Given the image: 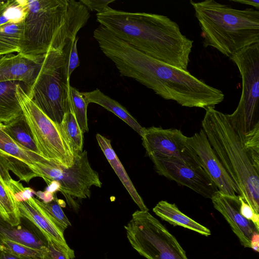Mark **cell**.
I'll list each match as a JSON object with an SVG mask.
<instances>
[{
	"label": "cell",
	"instance_id": "d590c367",
	"mask_svg": "<svg viewBox=\"0 0 259 259\" xmlns=\"http://www.w3.org/2000/svg\"><path fill=\"white\" fill-rule=\"evenodd\" d=\"M114 0H81L80 2L83 4L89 10L96 11L97 13L102 12L109 4L114 2Z\"/></svg>",
	"mask_w": 259,
	"mask_h": 259
},
{
	"label": "cell",
	"instance_id": "7c38bea8",
	"mask_svg": "<svg viewBox=\"0 0 259 259\" xmlns=\"http://www.w3.org/2000/svg\"><path fill=\"white\" fill-rule=\"evenodd\" d=\"M150 159L158 174L192 189L205 198L211 199L219 191L201 167L194 166L172 157Z\"/></svg>",
	"mask_w": 259,
	"mask_h": 259
},
{
	"label": "cell",
	"instance_id": "9a60e30c",
	"mask_svg": "<svg viewBox=\"0 0 259 259\" xmlns=\"http://www.w3.org/2000/svg\"><path fill=\"white\" fill-rule=\"evenodd\" d=\"M20 217V223L14 226L0 214V243L4 240H10L45 252L48 244L47 237L29 220Z\"/></svg>",
	"mask_w": 259,
	"mask_h": 259
},
{
	"label": "cell",
	"instance_id": "9c48e42d",
	"mask_svg": "<svg viewBox=\"0 0 259 259\" xmlns=\"http://www.w3.org/2000/svg\"><path fill=\"white\" fill-rule=\"evenodd\" d=\"M229 58L239 69L242 88L236 109L227 114L232 124L245 134L259 126V43L242 49Z\"/></svg>",
	"mask_w": 259,
	"mask_h": 259
},
{
	"label": "cell",
	"instance_id": "d6a6232c",
	"mask_svg": "<svg viewBox=\"0 0 259 259\" xmlns=\"http://www.w3.org/2000/svg\"><path fill=\"white\" fill-rule=\"evenodd\" d=\"M240 212L246 219L251 221L254 225L256 230L259 231V214L255 212L253 208L244 201L240 196Z\"/></svg>",
	"mask_w": 259,
	"mask_h": 259
},
{
	"label": "cell",
	"instance_id": "cb8c5ba5",
	"mask_svg": "<svg viewBox=\"0 0 259 259\" xmlns=\"http://www.w3.org/2000/svg\"><path fill=\"white\" fill-rule=\"evenodd\" d=\"M2 125L3 123H0V152L18 158L29 165H32L44 158L16 143L4 131Z\"/></svg>",
	"mask_w": 259,
	"mask_h": 259
},
{
	"label": "cell",
	"instance_id": "5bb4252c",
	"mask_svg": "<svg viewBox=\"0 0 259 259\" xmlns=\"http://www.w3.org/2000/svg\"><path fill=\"white\" fill-rule=\"evenodd\" d=\"M210 199L214 208L227 221L241 244L245 247L250 248L251 236L256 230L253 223L240 213V195L230 196L218 191Z\"/></svg>",
	"mask_w": 259,
	"mask_h": 259
},
{
	"label": "cell",
	"instance_id": "60d3db41",
	"mask_svg": "<svg viewBox=\"0 0 259 259\" xmlns=\"http://www.w3.org/2000/svg\"><path fill=\"white\" fill-rule=\"evenodd\" d=\"M1 214V213H0Z\"/></svg>",
	"mask_w": 259,
	"mask_h": 259
},
{
	"label": "cell",
	"instance_id": "8fae6325",
	"mask_svg": "<svg viewBox=\"0 0 259 259\" xmlns=\"http://www.w3.org/2000/svg\"><path fill=\"white\" fill-rule=\"evenodd\" d=\"M141 137L150 158H175L193 166L201 167L198 157L186 141L187 137L180 130L152 126L145 128Z\"/></svg>",
	"mask_w": 259,
	"mask_h": 259
},
{
	"label": "cell",
	"instance_id": "7a4b0ae2",
	"mask_svg": "<svg viewBox=\"0 0 259 259\" xmlns=\"http://www.w3.org/2000/svg\"><path fill=\"white\" fill-rule=\"evenodd\" d=\"M97 21L115 36L153 58L188 71L193 41L166 16L130 12L108 6L97 13Z\"/></svg>",
	"mask_w": 259,
	"mask_h": 259
},
{
	"label": "cell",
	"instance_id": "44dd1931",
	"mask_svg": "<svg viewBox=\"0 0 259 259\" xmlns=\"http://www.w3.org/2000/svg\"><path fill=\"white\" fill-rule=\"evenodd\" d=\"M18 81L0 82V123H7L23 114L16 96Z\"/></svg>",
	"mask_w": 259,
	"mask_h": 259
},
{
	"label": "cell",
	"instance_id": "d4e9b609",
	"mask_svg": "<svg viewBox=\"0 0 259 259\" xmlns=\"http://www.w3.org/2000/svg\"><path fill=\"white\" fill-rule=\"evenodd\" d=\"M60 125L74 156L82 152L83 133L71 110L65 113Z\"/></svg>",
	"mask_w": 259,
	"mask_h": 259
},
{
	"label": "cell",
	"instance_id": "4316f807",
	"mask_svg": "<svg viewBox=\"0 0 259 259\" xmlns=\"http://www.w3.org/2000/svg\"><path fill=\"white\" fill-rule=\"evenodd\" d=\"M37 205L44 211L50 220L64 233L71 224L64 213L56 195L50 202H45L34 197Z\"/></svg>",
	"mask_w": 259,
	"mask_h": 259
},
{
	"label": "cell",
	"instance_id": "74e56055",
	"mask_svg": "<svg viewBox=\"0 0 259 259\" xmlns=\"http://www.w3.org/2000/svg\"><path fill=\"white\" fill-rule=\"evenodd\" d=\"M250 248L256 252L259 251V235L256 231L253 232L251 236Z\"/></svg>",
	"mask_w": 259,
	"mask_h": 259
},
{
	"label": "cell",
	"instance_id": "f546056e",
	"mask_svg": "<svg viewBox=\"0 0 259 259\" xmlns=\"http://www.w3.org/2000/svg\"><path fill=\"white\" fill-rule=\"evenodd\" d=\"M0 153L5 158L9 170L15 174L20 180L29 183L32 178L38 177L29 164L24 161L1 152Z\"/></svg>",
	"mask_w": 259,
	"mask_h": 259
},
{
	"label": "cell",
	"instance_id": "30bf717a",
	"mask_svg": "<svg viewBox=\"0 0 259 259\" xmlns=\"http://www.w3.org/2000/svg\"><path fill=\"white\" fill-rule=\"evenodd\" d=\"M29 165L38 177L48 184L56 182L59 190L68 196L89 198L92 186L102 187L99 174L92 168L86 150L74 155L73 164L69 167L45 158Z\"/></svg>",
	"mask_w": 259,
	"mask_h": 259
},
{
	"label": "cell",
	"instance_id": "2e32d148",
	"mask_svg": "<svg viewBox=\"0 0 259 259\" xmlns=\"http://www.w3.org/2000/svg\"><path fill=\"white\" fill-rule=\"evenodd\" d=\"M39 67V56L34 60L19 54L3 55L0 57V82H22L28 90L36 78Z\"/></svg>",
	"mask_w": 259,
	"mask_h": 259
},
{
	"label": "cell",
	"instance_id": "e0dca14e",
	"mask_svg": "<svg viewBox=\"0 0 259 259\" xmlns=\"http://www.w3.org/2000/svg\"><path fill=\"white\" fill-rule=\"evenodd\" d=\"M16 203L20 216L27 219L38 228L48 239L53 240L60 245L68 253L71 259L75 257L74 251L67 244L64 233L37 205L33 196L25 201H16Z\"/></svg>",
	"mask_w": 259,
	"mask_h": 259
},
{
	"label": "cell",
	"instance_id": "d6986e66",
	"mask_svg": "<svg viewBox=\"0 0 259 259\" xmlns=\"http://www.w3.org/2000/svg\"><path fill=\"white\" fill-rule=\"evenodd\" d=\"M153 211L162 220L174 226H181L205 236L211 235L209 229L183 213L175 203L161 200L154 206Z\"/></svg>",
	"mask_w": 259,
	"mask_h": 259
},
{
	"label": "cell",
	"instance_id": "5b68a950",
	"mask_svg": "<svg viewBox=\"0 0 259 259\" xmlns=\"http://www.w3.org/2000/svg\"><path fill=\"white\" fill-rule=\"evenodd\" d=\"M204 48H213L230 58L242 49L259 43V11L238 10L214 0L190 1Z\"/></svg>",
	"mask_w": 259,
	"mask_h": 259
},
{
	"label": "cell",
	"instance_id": "f1b7e54d",
	"mask_svg": "<svg viewBox=\"0 0 259 259\" xmlns=\"http://www.w3.org/2000/svg\"><path fill=\"white\" fill-rule=\"evenodd\" d=\"M27 0H8L0 6V25L9 21L24 19L27 14Z\"/></svg>",
	"mask_w": 259,
	"mask_h": 259
},
{
	"label": "cell",
	"instance_id": "8d00e7d4",
	"mask_svg": "<svg viewBox=\"0 0 259 259\" xmlns=\"http://www.w3.org/2000/svg\"><path fill=\"white\" fill-rule=\"evenodd\" d=\"M0 259H32L21 256L6 250H0Z\"/></svg>",
	"mask_w": 259,
	"mask_h": 259
},
{
	"label": "cell",
	"instance_id": "e575fe53",
	"mask_svg": "<svg viewBox=\"0 0 259 259\" xmlns=\"http://www.w3.org/2000/svg\"><path fill=\"white\" fill-rule=\"evenodd\" d=\"M9 171L5 158L0 153V181L9 190L14 180L11 177Z\"/></svg>",
	"mask_w": 259,
	"mask_h": 259
},
{
	"label": "cell",
	"instance_id": "83f0119b",
	"mask_svg": "<svg viewBox=\"0 0 259 259\" xmlns=\"http://www.w3.org/2000/svg\"><path fill=\"white\" fill-rule=\"evenodd\" d=\"M70 99L71 110L83 133L89 131L87 107L88 103L85 101L82 93L76 88L70 87Z\"/></svg>",
	"mask_w": 259,
	"mask_h": 259
},
{
	"label": "cell",
	"instance_id": "4fadbf2b",
	"mask_svg": "<svg viewBox=\"0 0 259 259\" xmlns=\"http://www.w3.org/2000/svg\"><path fill=\"white\" fill-rule=\"evenodd\" d=\"M186 141L198 157L202 168L219 191L230 196H240L238 188L222 165L204 131L201 128L192 136L187 137Z\"/></svg>",
	"mask_w": 259,
	"mask_h": 259
},
{
	"label": "cell",
	"instance_id": "3957f363",
	"mask_svg": "<svg viewBox=\"0 0 259 259\" xmlns=\"http://www.w3.org/2000/svg\"><path fill=\"white\" fill-rule=\"evenodd\" d=\"M202 129L242 199L259 214V126L244 134L227 114L209 107Z\"/></svg>",
	"mask_w": 259,
	"mask_h": 259
},
{
	"label": "cell",
	"instance_id": "ac0fdd59",
	"mask_svg": "<svg viewBox=\"0 0 259 259\" xmlns=\"http://www.w3.org/2000/svg\"><path fill=\"white\" fill-rule=\"evenodd\" d=\"M96 137L98 145L105 156L127 192H128L133 200L138 206L141 210L148 211V209L145 204L143 199L138 193L123 166L114 152L110 140L100 134H97Z\"/></svg>",
	"mask_w": 259,
	"mask_h": 259
},
{
	"label": "cell",
	"instance_id": "f35d334b",
	"mask_svg": "<svg viewBox=\"0 0 259 259\" xmlns=\"http://www.w3.org/2000/svg\"><path fill=\"white\" fill-rule=\"evenodd\" d=\"M230 1L251 6L256 8L257 10L259 8V0H230Z\"/></svg>",
	"mask_w": 259,
	"mask_h": 259
},
{
	"label": "cell",
	"instance_id": "52a82bcc",
	"mask_svg": "<svg viewBox=\"0 0 259 259\" xmlns=\"http://www.w3.org/2000/svg\"><path fill=\"white\" fill-rule=\"evenodd\" d=\"M27 86L16 87V96L23 114L42 157L66 167L74 163V156L60 127L51 120L27 94Z\"/></svg>",
	"mask_w": 259,
	"mask_h": 259
},
{
	"label": "cell",
	"instance_id": "1f68e13d",
	"mask_svg": "<svg viewBox=\"0 0 259 259\" xmlns=\"http://www.w3.org/2000/svg\"><path fill=\"white\" fill-rule=\"evenodd\" d=\"M43 259H71L68 253L60 245L51 239H48L47 248Z\"/></svg>",
	"mask_w": 259,
	"mask_h": 259
},
{
	"label": "cell",
	"instance_id": "603a6c76",
	"mask_svg": "<svg viewBox=\"0 0 259 259\" xmlns=\"http://www.w3.org/2000/svg\"><path fill=\"white\" fill-rule=\"evenodd\" d=\"M2 127L4 131L20 146L39 155L23 114L7 123H3Z\"/></svg>",
	"mask_w": 259,
	"mask_h": 259
},
{
	"label": "cell",
	"instance_id": "484cf974",
	"mask_svg": "<svg viewBox=\"0 0 259 259\" xmlns=\"http://www.w3.org/2000/svg\"><path fill=\"white\" fill-rule=\"evenodd\" d=\"M0 213L11 224L16 226L21 217L16 201L7 187L0 181Z\"/></svg>",
	"mask_w": 259,
	"mask_h": 259
},
{
	"label": "cell",
	"instance_id": "277c9868",
	"mask_svg": "<svg viewBox=\"0 0 259 259\" xmlns=\"http://www.w3.org/2000/svg\"><path fill=\"white\" fill-rule=\"evenodd\" d=\"M89 9L75 0H27L19 54L31 59L62 51L88 22Z\"/></svg>",
	"mask_w": 259,
	"mask_h": 259
},
{
	"label": "cell",
	"instance_id": "836d02e7",
	"mask_svg": "<svg viewBox=\"0 0 259 259\" xmlns=\"http://www.w3.org/2000/svg\"><path fill=\"white\" fill-rule=\"evenodd\" d=\"M77 36L73 40L68 56V74L70 78L72 72L79 65L80 62L77 50Z\"/></svg>",
	"mask_w": 259,
	"mask_h": 259
},
{
	"label": "cell",
	"instance_id": "7402d4cb",
	"mask_svg": "<svg viewBox=\"0 0 259 259\" xmlns=\"http://www.w3.org/2000/svg\"><path fill=\"white\" fill-rule=\"evenodd\" d=\"M24 19L0 25V56L19 53L23 37Z\"/></svg>",
	"mask_w": 259,
	"mask_h": 259
},
{
	"label": "cell",
	"instance_id": "ba28073f",
	"mask_svg": "<svg viewBox=\"0 0 259 259\" xmlns=\"http://www.w3.org/2000/svg\"><path fill=\"white\" fill-rule=\"evenodd\" d=\"M124 229L133 248L147 259H188L176 237L148 211H135Z\"/></svg>",
	"mask_w": 259,
	"mask_h": 259
},
{
	"label": "cell",
	"instance_id": "4dcf8cb0",
	"mask_svg": "<svg viewBox=\"0 0 259 259\" xmlns=\"http://www.w3.org/2000/svg\"><path fill=\"white\" fill-rule=\"evenodd\" d=\"M1 250H6L14 254L32 259H43L45 252L14 241L4 240L0 243Z\"/></svg>",
	"mask_w": 259,
	"mask_h": 259
},
{
	"label": "cell",
	"instance_id": "8992f818",
	"mask_svg": "<svg viewBox=\"0 0 259 259\" xmlns=\"http://www.w3.org/2000/svg\"><path fill=\"white\" fill-rule=\"evenodd\" d=\"M72 42L62 51L39 56L37 74L27 92L37 106L58 124L71 110L68 62Z\"/></svg>",
	"mask_w": 259,
	"mask_h": 259
},
{
	"label": "cell",
	"instance_id": "6da1fadb",
	"mask_svg": "<svg viewBox=\"0 0 259 259\" xmlns=\"http://www.w3.org/2000/svg\"><path fill=\"white\" fill-rule=\"evenodd\" d=\"M95 39L103 53L115 64L120 75L135 79L165 100L187 107L206 109L222 102L224 94L184 71L134 48L106 28Z\"/></svg>",
	"mask_w": 259,
	"mask_h": 259
},
{
	"label": "cell",
	"instance_id": "ffe728a7",
	"mask_svg": "<svg viewBox=\"0 0 259 259\" xmlns=\"http://www.w3.org/2000/svg\"><path fill=\"white\" fill-rule=\"evenodd\" d=\"M82 93L88 105L89 103H93L102 106L122 120L142 136L145 127H142L128 111L118 102L106 95L98 89Z\"/></svg>",
	"mask_w": 259,
	"mask_h": 259
},
{
	"label": "cell",
	"instance_id": "ab89813d",
	"mask_svg": "<svg viewBox=\"0 0 259 259\" xmlns=\"http://www.w3.org/2000/svg\"><path fill=\"white\" fill-rule=\"evenodd\" d=\"M6 1H0V6L5 3Z\"/></svg>",
	"mask_w": 259,
	"mask_h": 259
}]
</instances>
